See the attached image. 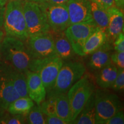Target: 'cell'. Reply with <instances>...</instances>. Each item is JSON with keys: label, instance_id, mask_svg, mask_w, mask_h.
Segmentation results:
<instances>
[{"label": "cell", "instance_id": "cell-1", "mask_svg": "<svg viewBox=\"0 0 124 124\" xmlns=\"http://www.w3.org/2000/svg\"><path fill=\"white\" fill-rule=\"evenodd\" d=\"M21 72H36L43 62L34 58L27 41L5 36L1 47V59Z\"/></svg>", "mask_w": 124, "mask_h": 124}, {"label": "cell", "instance_id": "cell-2", "mask_svg": "<svg viewBox=\"0 0 124 124\" xmlns=\"http://www.w3.org/2000/svg\"><path fill=\"white\" fill-rule=\"evenodd\" d=\"M23 1H9L5 6L3 28L7 36L27 41L29 36L23 10Z\"/></svg>", "mask_w": 124, "mask_h": 124}, {"label": "cell", "instance_id": "cell-3", "mask_svg": "<svg viewBox=\"0 0 124 124\" xmlns=\"http://www.w3.org/2000/svg\"><path fill=\"white\" fill-rule=\"evenodd\" d=\"M86 72V67L80 62L71 61L63 63L56 79L54 85L46 93V97L67 94L68 91Z\"/></svg>", "mask_w": 124, "mask_h": 124}, {"label": "cell", "instance_id": "cell-4", "mask_svg": "<svg viewBox=\"0 0 124 124\" xmlns=\"http://www.w3.org/2000/svg\"><path fill=\"white\" fill-rule=\"evenodd\" d=\"M95 86L91 76L85 74L67 93L70 106L72 122L79 115L90 96L95 92Z\"/></svg>", "mask_w": 124, "mask_h": 124}, {"label": "cell", "instance_id": "cell-5", "mask_svg": "<svg viewBox=\"0 0 124 124\" xmlns=\"http://www.w3.org/2000/svg\"><path fill=\"white\" fill-rule=\"evenodd\" d=\"M95 124H105L108 119L122 109L119 97L106 89L95 91Z\"/></svg>", "mask_w": 124, "mask_h": 124}, {"label": "cell", "instance_id": "cell-6", "mask_svg": "<svg viewBox=\"0 0 124 124\" xmlns=\"http://www.w3.org/2000/svg\"><path fill=\"white\" fill-rule=\"evenodd\" d=\"M23 10L29 38L50 32L46 13L40 4L24 0Z\"/></svg>", "mask_w": 124, "mask_h": 124}, {"label": "cell", "instance_id": "cell-7", "mask_svg": "<svg viewBox=\"0 0 124 124\" xmlns=\"http://www.w3.org/2000/svg\"><path fill=\"white\" fill-rule=\"evenodd\" d=\"M13 67L0 59V112L7 111L9 105L20 97L13 86Z\"/></svg>", "mask_w": 124, "mask_h": 124}, {"label": "cell", "instance_id": "cell-8", "mask_svg": "<svg viewBox=\"0 0 124 124\" xmlns=\"http://www.w3.org/2000/svg\"><path fill=\"white\" fill-rule=\"evenodd\" d=\"M27 43L33 57L39 61L43 62L58 56L50 32L29 37Z\"/></svg>", "mask_w": 124, "mask_h": 124}, {"label": "cell", "instance_id": "cell-9", "mask_svg": "<svg viewBox=\"0 0 124 124\" xmlns=\"http://www.w3.org/2000/svg\"><path fill=\"white\" fill-rule=\"evenodd\" d=\"M46 13L51 31L63 32L70 26V18L66 4H40Z\"/></svg>", "mask_w": 124, "mask_h": 124}, {"label": "cell", "instance_id": "cell-10", "mask_svg": "<svg viewBox=\"0 0 124 124\" xmlns=\"http://www.w3.org/2000/svg\"><path fill=\"white\" fill-rule=\"evenodd\" d=\"M97 27L94 21H91L72 24L64 31L75 54L82 56L86 40Z\"/></svg>", "mask_w": 124, "mask_h": 124}, {"label": "cell", "instance_id": "cell-11", "mask_svg": "<svg viewBox=\"0 0 124 124\" xmlns=\"http://www.w3.org/2000/svg\"><path fill=\"white\" fill-rule=\"evenodd\" d=\"M63 63V60L57 56L53 58L45 60L39 67L36 72L40 75L46 90V93L52 89L54 85Z\"/></svg>", "mask_w": 124, "mask_h": 124}, {"label": "cell", "instance_id": "cell-12", "mask_svg": "<svg viewBox=\"0 0 124 124\" xmlns=\"http://www.w3.org/2000/svg\"><path fill=\"white\" fill-rule=\"evenodd\" d=\"M70 25L93 21L90 0H68L66 2Z\"/></svg>", "mask_w": 124, "mask_h": 124}, {"label": "cell", "instance_id": "cell-13", "mask_svg": "<svg viewBox=\"0 0 124 124\" xmlns=\"http://www.w3.org/2000/svg\"><path fill=\"white\" fill-rule=\"evenodd\" d=\"M113 41L108 40L103 46L90 54L91 56L87 66L93 71L100 70L107 65L110 64V56L113 52Z\"/></svg>", "mask_w": 124, "mask_h": 124}, {"label": "cell", "instance_id": "cell-14", "mask_svg": "<svg viewBox=\"0 0 124 124\" xmlns=\"http://www.w3.org/2000/svg\"><path fill=\"white\" fill-rule=\"evenodd\" d=\"M28 97L37 105H40L46 100V90L40 75L36 72L28 71L26 73Z\"/></svg>", "mask_w": 124, "mask_h": 124}, {"label": "cell", "instance_id": "cell-15", "mask_svg": "<svg viewBox=\"0 0 124 124\" xmlns=\"http://www.w3.org/2000/svg\"><path fill=\"white\" fill-rule=\"evenodd\" d=\"M107 12L108 16V23L106 33L108 39L113 42L119 34L124 32L123 10L115 6H113L107 9Z\"/></svg>", "mask_w": 124, "mask_h": 124}, {"label": "cell", "instance_id": "cell-16", "mask_svg": "<svg viewBox=\"0 0 124 124\" xmlns=\"http://www.w3.org/2000/svg\"><path fill=\"white\" fill-rule=\"evenodd\" d=\"M49 32L54 39L55 51L58 56L63 60L72 58L75 54L64 31L55 32L50 31Z\"/></svg>", "mask_w": 124, "mask_h": 124}, {"label": "cell", "instance_id": "cell-17", "mask_svg": "<svg viewBox=\"0 0 124 124\" xmlns=\"http://www.w3.org/2000/svg\"><path fill=\"white\" fill-rule=\"evenodd\" d=\"M108 39L106 32L97 27L86 40L82 49V56L90 55L103 46Z\"/></svg>", "mask_w": 124, "mask_h": 124}, {"label": "cell", "instance_id": "cell-18", "mask_svg": "<svg viewBox=\"0 0 124 124\" xmlns=\"http://www.w3.org/2000/svg\"><path fill=\"white\" fill-rule=\"evenodd\" d=\"M117 71L118 68L111 63L97 71L95 81L98 86L101 89L110 88L117 77Z\"/></svg>", "mask_w": 124, "mask_h": 124}, {"label": "cell", "instance_id": "cell-19", "mask_svg": "<svg viewBox=\"0 0 124 124\" xmlns=\"http://www.w3.org/2000/svg\"><path fill=\"white\" fill-rule=\"evenodd\" d=\"M71 124H95V92L90 96L79 115L71 122Z\"/></svg>", "mask_w": 124, "mask_h": 124}, {"label": "cell", "instance_id": "cell-20", "mask_svg": "<svg viewBox=\"0 0 124 124\" xmlns=\"http://www.w3.org/2000/svg\"><path fill=\"white\" fill-rule=\"evenodd\" d=\"M55 95L56 116L69 124H71L72 116L67 95L66 94H60Z\"/></svg>", "mask_w": 124, "mask_h": 124}, {"label": "cell", "instance_id": "cell-21", "mask_svg": "<svg viewBox=\"0 0 124 124\" xmlns=\"http://www.w3.org/2000/svg\"><path fill=\"white\" fill-rule=\"evenodd\" d=\"M34 105L35 102L29 97H19L10 103L7 111L12 114H20L26 116Z\"/></svg>", "mask_w": 124, "mask_h": 124}, {"label": "cell", "instance_id": "cell-22", "mask_svg": "<svg viewBox=\"0 0 124 124\" xmlns=\"http://www.w3.org/2000/svg\"><path fill=\"white\" fill-rule=\"evenodd\" d=\"M90 5L93 21L98 27L106 32L108 23V16L107 10L91 1Z\"/></svg>", "mask_w": 124, "mask_h": 124}, {"label": "cell", "instance_id": "cell-23", "mask_svg": "<svg viewBox=\"0 0 124 124\" xmlns=\"http://www.w3.org/2000/svg\"><path fill=\"white\" fill-rule=\"evenodd\" d=\"M13 86L20 97H28L26 73L21 72L13 67L12 74Z\"/></svg>", "mask_w": 124, "mask_h": 124}, {"label": "cell", "instance_id": "cell-24", "mask_svg": "<svg viewBox=\"0 0 124 124\" xmlns=\"http://www.w3.org/2000/svg\"><path fill=\"white\" fill-rule=\"evenodd\" d=\"M40 105H34L26 116V123L30 124H46V116Z\"/></svg>", "mask_w": 124, "mask_h": 124}, {"label": "cell", "instance_id": "cell-25", "mask_svg": "<svg viewBox=\"0 0 124 124\" xmlns=\"http://www.w3.org/2000/svg\"><path fill=\"white\" fill-rule=\"evenodd\" d=\"M26 123V116L12 114L8 111L0 112V124H21Z\"/></svg>", "mask_w": 124, "mask_h": 124}, {"label": "cell", "instance_id": "cell-26", "mask_svg": "<svg viewBox=\"0 0 124 124\" xmlns=\"http://www.w3.org/2000/svg\"><path fill=\"white\" fill-rule=\"evenodd\" d=\"M55 95L46 97L40 104L41 110L46 116H56L55 108Z\"/></svg>", "mask_w": 124, "mask_h": 124}, {"label": "cell", "instance_id": "cell-27", "mask_svg": "<svg viewBox=\"0 0 124 124\" xmlns=\"http://www.w3.org/2000/svg\"><path fill=\"white\" fill-rule=\"evenodd\" d=\"M110 88L113 90L121 92L124 89V69L118 68L117 75Z\"/></svg>", "mask_w": 124, "mask_h": 124}, {"label": "cell", "instance_id": "cell-28", "mask_svg": "<svg viewBox=\"0 0 124 124\" xmlns=\"http://www.w3.org/2000/svg\"><path fill=\"white\" fill-rule=\"evenodd\" d=\"M111 63L117 68L124 69V51L113 52L110 56Z\"/></svg>", "mask_w": 124, "mask_h": 124}, {"label": "cell", "instance_id": "cell-29", "mask_svg": "<svg viewBox=\"0 0 124 124\" xmlns=\"http://www.w3.org/2000/svg\"><path fill=\"white\" fill-rule=\"evenodd\" d=\"M124 124V113L123 110L121 109L114 114L106 122L105 124Z\"/></svg>", "mask_w": 124, "mask_h": 124}, {"label": "cell", "instance_id": "cell-30", "mask_svg": "<svg viewBox=\"0 0 124 124\" xmlns=\"http://www.w3.org/2000/svg\"><path fill=\"white\" fill-rule=\"evenodd\" d=\"M114 50L117 52L124 51V32L119 34L116 39L113 41Z\"/></svg>", "mask_w": 124, "mask_h": 124}, {"label": "cell", "instance_id": "cell-31", "mask_svg": "<svg viewBox=\"0 0 124 124\" xmlns=\"http://www.w3.org/2000/svg\"><path fill=\"white\" fill-rule=\"evenodd\" d=\"M46 123L47 124H69L57 116H46Z\"/></svg>", "mask_w": 124, "mask_h": 124}, {"label": "cell", "instance_id": "cell-32", "mask_svg": "<svg viewBox=\"0 0 124 124\" xmlns=\"http://www.w3.org/2000/svg\"><path fill=\"white\" fill-rule=\"evenodd\" d=\"M90 1L96 3L106 10L113 6H114V0H90Z\"/></svg>", "mask_w": 124, "mask_h": 124}, {"label": "cell", "instance_id": "cell-33", "mask_svg": "<svg viewBox=\"0 0 124 124\" xmlns=\"http://www.w3.org/2000/svg\"><path fill=\"white\" fill-rule=\"evenodd\" d=\"M5 10V6L0 5V30L2 28L4 25Z\"/></svg>", "mask_w": 124, "mask_h": 124}, {"label": "cell", "instance_id": "cell-34", "mask_svg": "<svg viewBox=\"0 0 124 124\" xmlns=\"http://www.w3.org/2000/svg\"><path fill=\"white\" fill-rule=\"evenodd\" d=\"M114 6L123 10L124 8V0H114Z\"/></svg>", "mask_w": 124, "mask_h": 124}, {"label": "cell", "instance_id": "cell-35", "mask_svg": "<svg viewBox=\"0 0 124 124\" xmlns=\"http://www.w3.org/2000/svg\"><path fill=\"white\" fill-rule=\"evenodd\" d=\"M68 0H49L48 2L51 4H66Z\"/></svg>", "mask_w": 124, "mask_h": 124}, {"label": "cell", "instance_id": "cell-36", "mask_svg": "<svg viewBox=\"0 0 124 124\" xmlns=\"http://www.w3.org/2000/svg\"><path fill=\"white\" fill-rule=\"evenodd\" d=\"M5 36V33L2 30H0V59H1V44H2V42L3 39H4Z\"/></svg>", "mask_w": 124, "mask_h": 124}, {"label": "cell", "instance_id": "cell-37", "mask_svg": "<svg viewBox=\"0 0 124 124\" xmlns=\"http://www.w3.org/2000/svg\"><path fill=\"white\" fill-rule=\"evenodd\" d=\"M25 1H31V2H36L38 3V4H43L44 2H48L49 0H25Z\"/></svg>", "mask_w": 124, "mask_h": 124}, {"label": "cell", "instance_id": "cell-38", "mask_svg": "<svg viewBox=\"0 0 124 124\" xmlns=\"http://www.w3.org/2000/svg\"><path fill=\"white\" fill-rule=\"evenodd\" d=\"M8 1V0H0V3H1V5L2 6H5Z\"/></svg>", "mask_w": 124, "mask_h": 124}, {"label": "cell", "instance_id": "cell-39", "mask_svg": "<svg viewBox=\"0 0 124 124\" xmlns=\"http://www.w3.org/2000/svg\"><path fill=\"white\" fill-rule=\"evenodd\" d=\"M8 1H23V0H8Z\"/></svg>", "mask_w": 124, "mask_h": 124}, {"label": "cell", "instance_id": "cell-40", "mask_svg": "<svg viewBox=\"0 0 124 124\" xmlns=\"http://www.w3.org/2000/svg\"><path fill=\"white\" fill-rule=\"evenodd\" d=\"M0 5H1V3H0ZM1 6H2V5H1Z\"/></svg>", "mask_w": 124, "mask_h": 124}]
</instances>
